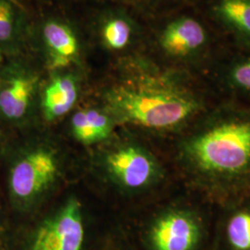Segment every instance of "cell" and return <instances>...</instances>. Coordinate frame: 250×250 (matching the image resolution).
I'll use <instances>...</instances> for the list:
<instances>
[{"label": "cell", "instance_id": "obj_8", "mask_svg": "<svg viewBox=\"0 0 250 250\" xmlns=\"http://www.w3.org/2000/svg\"><path fill=\"white\" fill-rule=\"evenodd\" d=\"M212 250H250V199L228 205L214 224Z\"/></svg>", "mask_w": 250, "mask_h": 250}, {"label": "cell", "instance_id": "obj_10", "mask_svg": "<svg viewBox=\"0 0 250 250\" xmlns=\"http://www.w3.org/2000/svg\"><path fill=\"white\" fill-rule=\"evenodd\" d=\"M43 38L54 69L66 67L77 58L78 40L65 23L58 21H47L43 28Z\"/></svg>", "mask_w": 250, "mask_h": 250}, {"label": "cell", "instance_id": "obj_1", "mask_svg": "<svg viewBox=\"0 0 250 250\" xmlns=\"http://www.w3.org/2000/svg\"><path fill=\"white\" fill-rule=\"evenodd\" d=\"M198 191L231 204L250 197V111L222 107L200 117L180 146Z\"/></svg>", "mask_w": 250, "mask_h": 250}, {"label": "cell", "instance_id": "obj_18", "mask_svg": "<svg viewBox=\"0 0 250 250\" xmlns=\"http://www.w3.org/2000/svg\"><path fill=\"white\" fill-rule=\"evenodd\" d=\"M3 59H4V54H3L1 48H0V65L3 62Z\"/></svg>", "mask_w": 250, "mask_h": 250}, {"label": "cell", "instance_id": "obj_20", "mask_svg": "<svg viewBox=\"0 0 250 250\" xmlns=\"http://www.w3.org/2000/svg\"><path fill=\"white\" fill-rule=\"evenodd\" d=\"M3 135H4V134H3V131H2V129L0 128V143L2 142V140H3Z\"/></svg>", "mask_w": 250, "mask_h": 250}, {"label": "cell", "instance_id": "obj_5", "mask_svg": "<svg viewBox=\"0 0 250 250\" xmlns=\"http://www.w3.org/2000/svg\"><path fill=\"white\" fill-rule=\"evenodd\" d=\"M159 45L162 52L177 62L199 63L209 53L211 36L205 23L194 16L172 20L161 31Z\"/></svg>", "mask_w": 250, "mask_h": 250}, {"label": "cell", "instance_id": "obj_19", "mask_svg": "<svg viewBox=\"0 0 250 250\" xmlns=\"http://www.w3.org/2000/svg\"><path fill=\"white\" fill-rule=\"evenodd\" d=\"M0 239H1V235H0ZM0 250H6L5 245L2 244V242L0 241Z\"/></svg>", "mask_w": 250, "mask_h": 250}, {"label": "cell", "instance_id": "obj_12", "mask_svg": "<svg viewBox=\"0 0 250 250\" xmlns=\"http://www.w3.org/2000/svg\"><path fill=\"white\" fill-rule=\"evenodd\" d=\"M23 33V18L14 0H0V48L3 54L18 51Z\"/></svg>", "mask_w": 250, "mask_h": 250}, {"label": "cell", "instance_id": "obj_2", "mask_svg": "<svg viewBox=\"0 0 250 250\" xmlns=\"http://www.w3.org/2000/svg\"><path fill=\"white\" fill-rule=\"evenodd\" d=\"M107 99L121 123L156 131L191 125L206 113L201 92L167 72L142 71L110 91Z\"/></svg>", "mask_w": 250, "mask_h": 250}, {"label": "cell", "instance_id": "obj_15", "mask_svg": "<svg viewBox=\"0 0 250 250\" xmlns=\"http://www.w3.org/2000/svg\"><path fill=\"white\" fill-rule=\"evenodd\" d=\"M72 132L74 136L83 143H94L99 141V135L90 124L84 110L78 111L72 117Z\"/></svg>", "mask_w": 250, "mask_h": 250}, {"label": "cell", "instance_id": "obj_6", "mask_svg": "<svg viewBox=\"0 0 250 250\" xmlns=\"http://www.w3.org/2000/svg\"><path fill=\"white\" fill-rule=\"evenodd\" d=\"M107 167L125 188L142 189L152 185L160 175L157 161L136 146H123L108 155Z\"/></svg>", "mask_w": 250, "mask_h": 250}, {"label": "cell", "instance_id": "obj_13", "mask_svg": "<svg viewBox=\"0 0 250 250\" xmlns=\"http://www.w3.org/2000/svg\"><path fill=\"white\" fill-rule=\"evenodd\" d=\"M102 36L105 44L113 50H122L129 45L133 27L124 18H114L107 21L102 30Z\"/></svg>", "mask_w": 250, "mask_h": 250}, {"label": "cell", "instance_id": "obj_9", "mask_svg": "<svg viewBox=\"0 0 250 250\" xmlns=\"http://www.w3.org/2000/svg\"><path fill=\"white\" fill-rule=\"evenodd\" d=\"M208 10L237 44L250 50V0H209Z\"/></svg>", "mask_w": 250, "mask_h": 250}, {"label": "cell", "instance_id": "obj_4", "mask_svg": "<svg viewBox=\"0 0 250 250\" xmlns=\"http://www.w3.org/2000/svg\"><path fill=\"white\" fill-rule=\"evenodd\" d=\"M53 155L45 150L23 153L10 163L8 175L9 197L16 206L26 205L47 188L57 174Z\"/></svg>", "mask_w": 250, "mask_h": 250}, {"label": "cell", "instance_id": "obj_3", "mask_svg": "<svg viewBox=\"0 0 250 250\" xmlns=\"http://www.w3.org/2000/svg\"><path fill=\"white\" fill-rule=\"evenodd\" d=\"M214 224L196 209L175 208L159 215L144 232L145 250H212Z\"/></svg>", "mask_w": 250, "mask_h": 250}, {"label": "cell", "instance_id": "obj_17", "mask_svg": "<svg viewBox=\"0 0 250 250\" xmlns=\"http://www.w3.org/2000/svg\"><path fill=\"white\" fill-rule=\"evenodd\" d=\"M5 232V227L1 223V219H0V235H2Z\"/></svg>", "mask_w": 250, "mask_h": 250}, {"label": "cell", "instance_id": "obj_11", "mask_svg": "<svg viewBox=\"0 0 250 250\" xmlns=\"http://www.w3.org/2000/svg\"><path fill=\"white\" fill-rule=\"evenodd\" d=\"M78 98L76 82L72 76H58L45 87L43 110L45 119L52 121L68 113Z\"/></svg>", "mask_w": 250, "mask_h": 250}, {"label": "cell", "instance_id": "obj_16", "mask_svg": "<svg viewBox=\"0 0 250 250\" xmlns=\"http://www.w3.org/2000/svg\"><path fill=\"white\" fill-rule=\"evenodd\" d=\"M84 112L90 124L99 135V139L101 140L106 138L110 132V124L108 118L96 109H86Z\"/></svg>", "mask_w": 250, "mask_h": 250}, {"label": "cell", "instance_id": "obj_14", "mask_svg": "<svg viewBox=\"0 0 250 250\" xmlns=\"http://www.w3.org/2000/svg\"><path fill=\"white\" fill-rule=\"evenodd\" d=\"M225 82L236 93L250 97V56L231 63L225 72Z\"/></svg>", "mask_w": 250, "mask_h": 250}, {"label": "cell", "instance_id": "obj_7", "mask_svg": "<svg viewBox=\"0 0 250 250\" xmlns=\"http://www.w3.org/2000/svg\"><path fill=\"white\" fill-rule=\"evenodd\" d=\"M36 78L13 66L0 77V116L9 123H18L29 111L36 89Z\"/></svg>", "mask_w": 250, "mask_h": 250}]
</instances>
